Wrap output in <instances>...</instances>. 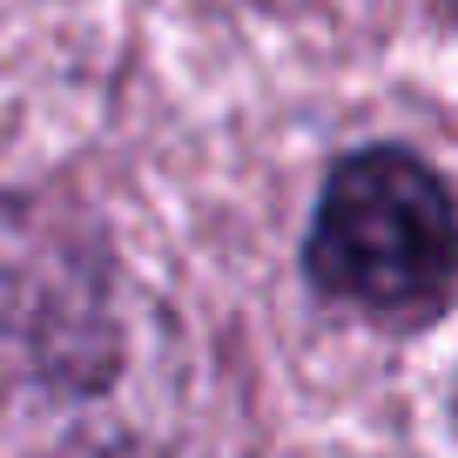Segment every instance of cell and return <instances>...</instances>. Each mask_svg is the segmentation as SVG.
Returning a JSON list of instances; mask_svg holds the SVG:
<instances>
[{
	"instance_id": "1",
	"label": "cell",
	"mask_w": 458,
	"mask_h": 458,
	"mask_svg": "<svg viewBox=\"0 0 458 458\" xmlns=\"http://www.w3.org/2000/svg\"><path fill=\"white\" fill-rule=\"evenodd\" d=\"M310 284L371 317H431L452 290V196L411 148H358L324 182Z\"/></svg>"
}]
</instances>
